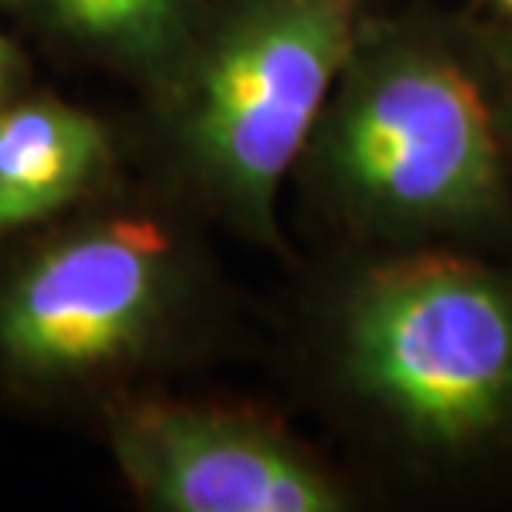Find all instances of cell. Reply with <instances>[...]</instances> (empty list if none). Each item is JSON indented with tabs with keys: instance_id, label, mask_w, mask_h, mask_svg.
I'll return each mask as SVG.
<instances>
[{
	"instance_id": "6da1fadb",
	"label": "cell",
	"mask_w": 512,
	"mask_h": 512,
	"mask_svg": "<svg viewBox=\"0 0 512 512\" xmlns=\"http://www.w3.org/2000/svg\"><path fill=\"white\" fill-rule=\"evenodd\" d=\"M187 210L133 170L67 217L0 240V409L97 426L190 360L210 276Z\"/></svg>"
},
{
	"instance_id": "7a4b0ae2",
	"label": "cell",
	"mask_w": 512,
	"mask_h": 512,
	"mask_svg": "<svg viewBox=\"0 0 512 512\" xmlns=\"http://www.w3.org/2000/svg\"><path fill=\"white\" fill-rule=\"evenodd\" d=\"M366 24V0H203L177 67L120 120L133 170L280 247V190Z\"/></svg>"
},
{
	"instance_id": "3957f363",
	"label": "cell",
	"mask_w": 512,
	"mask_h": 512,
	"mask_svg": "<svg viewBox=\"0 0 512 512\" xmlns=\"http://www.w3.org/2000/svg\"><path fill=\"white\" fill-rule=\"evenodd\" d=\"M506 153L493 100L443 47L366 24L300 167L356 230H466L506 210Z\"/></svg>"
},
{
	"instance_id": "277c9868",
	"label": "cell",
	"mask_w": 512,
	"mask_h": 512,
	"mask_svg": "<svg viewBox=\"0 0 512 512\" xmlns=\"http://www.w3.org/2000/svg\"><path fill=\"white\" fill-rule=\"evenodd\" d=\"M350 396L419 443L459 449L512 419V283L449 253L376 263L333 303Z\"/></svg>"
},
{
	"instance_id": "5b68a950",
	"label": "cell",
	"mask_w": 512,
	"mask_h": 512,
	"mask_svg": "<svg viewBox=\"0 0 512 512\" xmlns=\"http://www.w3.org/2000/svg\"><path fill=\"white\" fill-rule=\"evenodd\" d=\"M120 479L153 512H340V476L280 419L147 389L97 419Z\"/></svg>"
},
{
	"instance_id": "8992f818",
	"label": "cell",
	"mask_w": 512,
	"mask_h": 512,
	"mask_svg": "<svg viewBox=\"0 0 512 512\" xmlns=\"http://www.w3.org/2000/svg\"><path fill=\"white\" fill-rule=\"evenodd\" d=\"M130 173L124 124L34 84L0 107V240L67 217Z\"/></svg>"
},
{
	"instance_id": "52a82bcc",
	"label": "cell",
	"mask_w": 512,
	"mask_h": 512,
	"mask_svg": "<svg viewBox=\"0 0 512 512\" xmlns=\"http://www.w3.org/2000/svg\"><path fill=\"white\" fill-rule=\"evenodd\" d=\"M203 0H17L14 20L64 64L157 90L187 47Z\"/></svg>"
},
{
	"instance_id": "ba28073f",
	"label": "cell",
	"mask_w": 512,
	"mask_h": 512,
	"mask_svg": "<svg viewBox=\"0 0 512 512\" xmlns=\"http://www.w3.org/2000/svg\"><path fill=\"white\" fill-rule=\"evenodd\" d=\"M34 84L37 80H34L30 54L17 37H10L7 30L0 27V107H7L10 100L27 94Z\"/></svg>"
},
{
	"instance_id": "9c48e42d",
	"label": "cell",
	"mask_w": 512,
	"mask_h": 512,
	"mask_svg": "<svg viewBox=\"0 0 512 512\" xmlns=\"http://www.w3.org/2000/svg\"><path fill=\"white\" fill-rule=\"evenodd\" d=\"M489 54H493V77H496V94H493L496 120L499 130H503L506 150L512 153V30L493 40Z\"/></svg>"
},
{
	"instance_id": "30bf717a",
	"label": "cell",
	"mask_w": 512,
	"mask_h": 512,
	"mask_svg": "<svg viewBox=\"0 0 512 512\" xmlns=\"http://www.w3.org/2000/svg\"><path fill=\"white\" fill-rule=\"evenodd\" d=\"M17 0H0V17H14Z\"/></svg>"
},
{
	"instance_id": "8fae6325",
	"label": "cell",
	"mask_w": 512,
	"mask_h": 512,
	"mask_svg": "<svg viewBox=\"0 0 512 512\" xmlns=\"http://www.w3.org/2000/svg\"><path fill=\"white\" fill-rule=\"evenodd\" d=\"M496 4H499V7H503V10H506V14L512 17V0H496Z\"/></svg>"
}]
</instances>
